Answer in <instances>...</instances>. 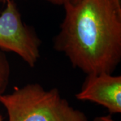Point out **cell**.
I'll return each instance as SVG.
<instances>
[{
	"mask_svg": "<svg viewBox=\"0 0 121 121\" xmlns=\"http://www.w3.org/2000/svg\"><path fill=\"white\" fill-rule=\"evenodd\" d=\"M94 121H117L114 120L110 115L108 116H101L97 117L94 118Z\"/></svg>",
	"mask_w": 121,
	"mask_h": 121,
	"instance_id": "obj_7",
	"label": "cell"
},
{
	"mask_svg": "<svg viewBox=\"0 0 121 121\" xmlns=\"http://www.w3.org/2000/svg\"><path fill=\"white\" fill-rule=\"evenodd\" d=\"M75 97L79 100L99 104L110 114H120L121 76L106 73L87 75L81 90Z\"/></svg>",
	"mask_w": 121,
	"mask_h": 121,
	"instance_id": "obj_4",
	"label": "cell"
},
{
	"mask_svg": "<svg viewBox=\"0 0 121 121\" xmlns=\"http://www.w3.org/2000/svg\"><path fill=\"white\" fill-rule=\"evenodd\" d=\"M10 73L11 68L8 57L0 50V97L4 94L8 87Z\"/></svg>",
	"mask_w": 121,
	"mask_h": 121,
	"instance_id": "obj_5",
	"label": "cell"
},
{
	"mask_svg": "<svg viewBox=\"0 0 121 121\" xmlns=\"http://www.w3.org/2000/svg\"><path fill=\"white\" fill-rule=\"evenodd\" d=\"M0 121H3V117L0 114Z\"/></svg>",
	"mask_w": 121,
	"mask_h": 121,
	"instance_id": "obj_9",
	"label": "cell"
},
{
	"mask_svg": "<svg viewBox=\"0 0 121 121\" xmlns=\"http://www.w3.org/2000/svg\"><path fill=\"white\" fill-rule=\"evenodd\" d=\"M8 121H88L86 114L71 106L56 88L39 83L15 87L0 97Z\"/></svg>",
	"mask_w": 121,
	"mask_h": 121,
	"instance_id": "obj_2",
	"label": "cell"
},
{
	"mask_svg": "<svg viewBox=\"0 0 121 121\" xmlns=\"http://www.w3.org/2000/svg\"><path fill=\"white\" fill-rule=\"evenodd\" d=\"M8 0H0V3H2V4H5Z\"/></svg>",
	"mask_w": 121,
	"mask_h": 121,
	"instance_id": "obj_8",
	"label": "cell"
},
{
	"mask_svg": "<svg viewBox=\"0 0 121 121\" xmlns=\"http://www.w3.org/2000/svg\"><path fill=\"white\" fill-rule=\"evenodd\" d=\"M54 48L86 75L112 73L121 60V0L69 1Z\"/></svg>",
	"mask_w": 121,
	"mask_h": 121,
	"instance_id": "obj_1",
	"label": "cell"
},
{
	"mask_svg": "<svg viewBox=\"0 0 121 121\" xmlns=\"http://www.w3.org/2000/svg\"><path fill=\"white\" fill-rule=\"evenodd\" d=\"M71 1H73V2H75V1H78L79 0H71Z\"/></svg>",
	"mask_w": 121,
	"mask_h": 121,
	"instance_id": "obj_10",
	"label": "cell"
},
{
	"mask_svg": "<svg viewBox=\"0 0 121 121\" xmlns=\"http://www.w3.org/2000/svg\"><path fill=\"white\" fill-rule=\"evenodd\" d=\"M47 2L55 5H64L71 0H45Z\"/></svg>",
	"mask_w": 121,
	"mask_h": 121,
	"instance_id": "obj_6",
	"label": "cell"
},
{
	"mask_svg": "<svg viewBox=\"0 0 121 121\" xmlns=\"http://www.w3.org/2000/svg\"><path fill=\"white\" fill-rule=\"evenodd\" d=\"M41 41L32 27L23 22L13 0H8L0 15V50L17 55L30 67L40 56Z\"/></svg>",
	"mask_w": 121,
	"mask_h": 121,
	"instance_id": "obj_3",
	"label": "cell"
}]
</instances>
